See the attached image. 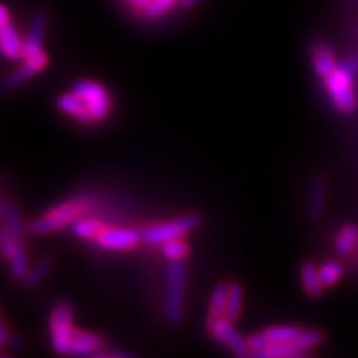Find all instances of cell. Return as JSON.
<instances>
[{"mask_svg":"<svg viewBox=\"0 0 358 358\" xmlns=\"http://www.w3.org/2000/svg\"><path fill=\"white\" fill-rule=\"evenodd\" d=\"M92 204L85 199H71L53 206L42 216L27 224V234L42 236L62 231L66 226H71L77 219L83 217L90 211Z\"/></svg>","mask_w":358,"mask_h":358,"instance_id":"cell-1","label":"cell"},{"mask_svg":"<svg viewBox=\"0 0 358 358\" xmlns=\"http://www.w3.org/2000/svg\"><path fill=\"white\" fill-rule=\"evenodd\" d=\"M358 71V58L350 57L335 66L332 73L324 78L325 88L340 113H353L357 108V96L353 92V78Z\"/></svg>","mask_w":358,"mask_h":358,"instance_id":"cell-2","label":"cell"},{"mask_svg":"<svg viewBox=\"0 0 358 358\" xmlns=\"http://www.w3.org/2000/svg\"><path fill=\"white\" fill-rule=\"evenodd\" d=\"M185 262L171 261L166 268V292H164V317L171 325H179L185 319Z\"/></svg>","mask_w":358,"mask_h":358,"instance_id":"cell-3","label":"cell"},{"mask_svg":"<svg viewBox=\"0 0 358 358\" xmlns=\"http://www.w3.org/2000/svg\"><path fill=\"white\" fill-rule=\"evenodd\" d=\"M71 92L85 103L93 122L101 123L111 111V98L108 90L93 80H80L71 87Z\"/></svg>","mask_w":358,"mask_h":358,"instance_id":"cell-4","label":"cell"},{"mask_svg":"<svg viewBox=\"0 0 358 358\" xmlns=\"http://www.w3.org/2000/svg\"><path fill=\"white\" fill-rule=\"evenodd\" d=\"M201 224V217L196 214H187V216L173 219V221L155 224V226L146 227L141 232L143 241L148 244H163L169 239H178L185 237L194 229H198Z\"/></svg>","mask_w":358,"mask_h":358,"instance_id":"cell-5","label":"cell"},{"mask_svg":"<svg viewBox=\"0 0 358 358\" xmlns=\"http://www.w3.org/2000/svg\"><path fill=\"white\" fill-rule=\"evenodd\" d=\"M77 327L73 325V307L62 302L50 313V340L53 350L60 355H69L70 340Z\"/></svg>","mask_w":358,"mask_h":358,"instance_id":"cell-6","label":"cell"},{"mask_svg":"<svg viewBox=\"0 0 358 358\" xmlns=\"http://www.w3.org/2000/svg\"><path fill=\"white\" fill-rule=\"evenodd\" d=\"M208 332L213 335L217 342H221L222 345H226L229 350L234 353L236 357H249L250 350L248 347L245 338L241 337V334L237 332L234 322H231L226 317H217V319L208 320Z\"/></svg>","mask_w":358,"mask_h":358,"instance_id":"cell-7","label":"cell"},{"mask_svg":"<svg viewBox=\"0 0 358 358\" xmlns=\"http://www.w3.org/2000/svg\"><path fill=\"white\" fill-rule=\"evenodd\" d=\"M143 241L141 232L123 227H103L95 243L101 249L108 250H131Z\"/></svg>","mask_w":358,"mask_h":358,"instance_id":"cell-8","label":"cell"},{"mask_svg":"<svg viewBox=\"0 0 358 358\" xmlns=\"http://www.w3.org/2000/svg\"><path fill=\"white\" fill-rule=\"evenodd\" d=\"M47 65H48V57L45 55V53H42V55H38L35 58H29V60H24V65H22L20 69L12 71L10 75H7V77L3 78V82H2V85H0V88H2L3 92L19 88L20 85L29 82L30 78L35 77V75H38L40 71H43L45 69H47Z\"/></svg>","mask_w":358,"mask_h":358,"instance_id":"cell-9","label":"cell"},{"mask_svg":"<svg viewBox=\"0 0 358 358\" xmlns=\"http://www.w3.org/2000/svg\"><path fill=\"white\" fill-rule=\"evenodd\" d=\"M57 108L62 111V113L71 116V118H75L77 122H80L82 124H92L95 123L93 122L92 115H90V111L87 110V106H85V103L80 100V98L75 95L73 92L70 93H64V95H60L57 98Z\"/></svg>","mask_w":358,"mask_h":358,"instance_id":"cell-10","label":"cell"},{"mask_svg":"<svg viewBox=\"0 0 358 358\" xmlns=\"http://www.w3.org/2000/svg\"><path fill=\"white\" fill-rule=\"evenodd\" d=\"M22 48H24V40L13 29L12 20L0 25V53L10 60H19L22 58Z\"/></svg>","mask_w":358,"mask_h":358,"instance_id":"cell-11","label":"cell"},{"mask_svg":"<svg viewBox=\"0 0 358 358\" xmlns=\"http://www.w3.org/2000/svg\"><path fill=\"white\" fill-rule=\"evenodd\" d=\"M310 60H312V66L315 70V73L319 75L320 78H327L330 73H332L335 66V57L332 48L324 42H317L312 47L310 52Z\"/></svg>","mask_w":358,"mask_h":358,"instance_id":"cell-12","label":"cell"},{"mask_svg":"<svg viewBox=\"0 0 358 358\" xmlns=\"http://www.w3.org/2000/svg\"><path fill=\"white\" fill-rule=\"evenodd\" d=\"M301 284L306 295H308V297L312 299L320 297L325 289L319 277V268L308 261L303 262L301 266Z\"/></svg>","mask_w":358,"mask_h":358,"instance_id":"cell-13","label":"cell"},{"mask_svg":"<svg viewBox=\"0 0 358 358\" xmlns=\"http://www.w3.org/2000/svg\"><path fill=\"white\" fill-rule=\"evenodd\" d=\"M358 244V227L355 224H345L335 237V252L337 256H348Z\"/></svg>","mask_w":358,"mask_h":358,"instance_id":"cell-14","label":"cell"},{"mask_svg":"<svg viewBox=\"0 0 358 358\" xmlns=\"http://www.w3.org/2000/svg\"><path fill=\"white\" fill-rule=\"evenodd\" d=\"M243 285L239 282H229V290H227V302H226V312L224 317L229 319L231 322H237L243 312Z\"/></svg>","mask_w":358,"mask_h":358,"instance_id":"cell-15","label":"cell"},{"mask_svg":"<svg viewBox=\"0 0 358 358\" xmlns=\"http://www.w3.org/2000/svg\"><path fill=\"white\" fill-rule=\"evenodd\" d=\"M301 327L297 325H274L262 330L271 343H294L299 335L302 334Z\"/></svg>","mask_w":358,"mask_h":358,"instance_id":"cell-16","label":"cell"},{"mask_svg":"<svg viewBox=\"0 0 358 358\" xmlns=\"http://www.w3.org/2000/svg\"><path fill=\"white\" fill-rule=\"evenodd\" d=\"M325 204V182L320 176H315L310 187V201H308V216L310 219H319L324 211Z\"/></svg>","mask_w":358,"mask_h":358,"instance_id":"cell-17","label":"cell"},{"mask_svg":"<svg viewBox=\"0 0 358 358\" xmlns=\"http://www.w3.org/2000/svg\"><path fill=\"white\" fill-rule=\"evenodd\" d=\"M227 290H229V284H226V282H219L216 287L213 289L211 299H209L208 320L217 319V317L224 315L227 302Z\"/></svg>","mask_w":358,"mask_h":358,"instance_id":"cell-18","label":"cell"},{"mask_svg":"<svg viewBox=\"0 0 358 358\" xmlns=\"http://www.w3.org/2000/svg\"><path fill=\"white\" fill-rule=\"evenodd\" d=\"M179 0H148L145 6L136 7V10L148 20H156L159 17L166 15L171 8L176 6Z\"/></svg>","mask_w":358,"mask_h":358,"instance_id":"cell-19","label":"cell"},{"mask_svg":"<svg viewBox=\"0 0 358 358\" xmlns=\"http://www.w3.org/2000/svg\"><path fill=\"white\" fill-rule=\"evenodd\" d=\"M52 267H53V261L50 257L40 259V261L35 264V266L30 268L29 272H27V275L24 277V279H22V282H24V287H27V289L37 287V285H40V282H42L48 274H50Z\"/></svg>","mask_w":358,"mask_h":358,"instance_id":"cell-20","label":"cell"},{"mask_svg":"<svg viewBox=\"0 0 358 358\" xmlns=\"http://www.w3.org/2000/svg\"><path fill=\"white\" fill-rule=\"evenodd\" d=\"M103 231V226L95 219L88 217H80L71 224V232L80 239H93L95 241L98 234Z\"/></svg>","mask_w":358,"mask_h":358,"instance_id":"cell-21","label":"cell"},{"mask_svg":"<svg viewBox=\"0 0 358 358\" xmlns=\"http://www.w3.org/2000/svg\"><path fill=\"white\" fill-rule=\"evenodd\" d=\"M6 227L15 239H24L27 234V226L22 221L19 209L15 204H6Z\"/></svg>","mask_w":358,"mask_h":358,"instance_id":"cell-22","label":"cell"},{"mask_svg":"<svg viewBox=\"0 0 358 358\" xmlns=\"http://www.w3.org/2000/svg\"><path fill=\"white\" fill-rule=\"evenodd\" d=\"M161 252L169 261H185L189 256V245L186 241H182V237H178V239H169L161 244Z\"/></svg>","mask_w":358,"mask_h":358,"instance_id":"cell-23","label":"cell"},{"mask_svg":"<svg viewBox=\"0 0 358 358\" xmlns=\"http://www.w3.org/2000/svg\"><path fill=\"white\" fill-rule=\"evenodd\" d=\"M322 342H324V334L317 329H308V330H302V334L299 335L297 340H295L294 345L307 355V352H310L313 348L322 345Z\"/></svg>","mask_w":358,"mask_h":358,"instance_id":"cell-24","label":"cell"},{"mask_svg":"<svg viewBox=\"0 0 358 358\" xmlns=\"http://www.w3.org/2000/svg\"><path fill=\"white\" fill-rule=\"evenodd\" d=\"M303 355H306V353L299 350L294 343H271V345L261 353V357L264 358H297Z\"/></svg>","mask_w":358,"mask_h":358,"instance_id":"cell-25","label":"cell"},{"mask_svg":"<svg viewBox=\"0 0 358 358\" xmlns=\"http://www.w3.org/2000/svg\"><path fill=\"white\" fill-rule=\"evenodd\" d=\"M342 274H343V267L340 262L327 261L319 267V277L325 289L332 287V285L337 284Z\"/></svg>","mask_w":358,"mask_h":358,"instance_id":"cell-26","label":"cell"},{"mask_svg":"<svg viewBox=\"0 0 358 358\" xmlns=\"http://www.w3.org/2000/svg\"><path fill=\"white\" fill-rule=\"evenodd\" d=\"M245 342H248V347L252 357H261V353L271 345V342H268V338L266 337V334L264 332L252 334L250 337L245 338Z\"/></svg>","mask_w":358,"mask_h":358,"instance_id":"cell-27","label":"cell"},{"mask_svg":"<svg viewBox=\"0 0 358 358\" xmlns=\"http://www.w3.org/2000/svg\"><path fill=\"white\" fill-rule=\"evenodd\" d=\"M8 338H10V334H8V327L3 324V322H0V350H2L3 347H7Z\"/></svg>","mask_w":358,"mask_h":358,"instance_id":"cell-28","label":"cell"},{"mask_svg":"<svg viewBox=\"0 0 358 358\" xmlns=\"http://www.w3.org/2000/svg\"><path fill=\"white\" fill-rule=\"evenodd\" d=\"M201 2H203V0H179L178 6L181 8H192V7L199 6Z\"/></svg>","mask_w":358,"mask_h":358,"instance_id":"cell-29","label":"cell"},{"mask_svg":"<svg viewBox=\"0 0 358 358\" xmlns=\"http://www.w3.org/2000/svg\"><path fill=\"white\" fill-rule=\"evenodd\" d=\"M8 20H10V13H8L6 6H2V3H0V25L6 24V22H8Z\"/></svg>","mask_w":358,"mask_h":358,"instance_id":"cell-30","label":"cell"},{"mask_svg":"<svg viewBox=\"0 0 358 358\" xmlns=\"http://www.w3.org/2000/svg\"><path fill=\"white\" fill-rule=\"evenodd\" d=\"M6 226V206L0 203V227Z\"/></svg>","mask_w":358,"mask_h":358,"instance_id":"cell-31","label":"cell"},{"mask_svg":"<svg viewBox=\"0 0 358 358\" xmlns=\"http://www.w3.org/2000/svg\"><path fill=\"white\" fill-rule=\"evenodd\" d=\"M128 2H131L133 6H136V7H141V6H145L148 0H128Z\"/></svg>","mask_w":358,"mask_h":358,"instance_id":"cell-32","label":"cell"},{"mask_svg":"<svg viewBox=\"0 0 358 358\" xmlns=\"http://www.w3.org/2000/svg\"><path fill=\"white\" fill-rule=\"evenodd\" d=\"M0 313H2V308H0Z\"/></svg>","mask_w":358,"mask_h":358,"instance_id":"cell-33","label":"cell"}]
</instances>
